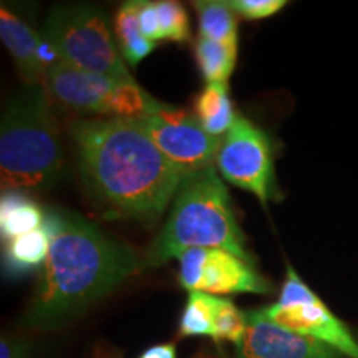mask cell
Instances as JSON below:
<instances>
[{
  "label": "cell",
  "instance_id": "cell-1",
  "mask_svg": "<svg viewBox=\"0 0 358 358\" xmlns=\"http://www.w3.org/2000/svg\"><path fill=\"white\" fill-rule=\"evenodd\" d=\"M70 138L90 196L111 216L156 221L186 178L138 118L78 120Z\"/></svg>",
  "mask_w": 358,
  "mask_h": 358
},
{
  "label": "cell",
  "instance_id": "cell-23",
  "mask_svg": "<svg viewBox=\"0 0 358 358\" xmlns=\"http://www.w3.org/2000/svg\"><path fill=\"white\" fill-rule=\"evenodd\" d=\"M138 22H140V29L146 38H150L151 42L163 40L161 38V25L156 2H140Z\"/></svg>",
  "mask_w": 358,
  "mask_h": 358
},
{
  "label": "cell",
  "instance_id": "cell-12",
  "mask_svg": "<svg viewBox=\"0 0 358 358\" xmlns=\"http://www.w3.org/2000/svg\"><path fill=\"white\" fill-rule=\"evenodd\" d=\"M0 37L15 60L20 77L27 87H45L47 70L58 58L50 43L35 32L27 22L8 10L0 8Z\"/></svg>",
  "mask_w": 358,
  "mask_h": 358
},
{
  "label": "cell",
  "instance_id": "cell-25",
  "mask_svg": "<svg viewBox=\"0 0 358 358\" xmlns=\"http://www.w3.org/2000/svg\"><path fill=\"white\" fill-rule=\"evenodd\" d=\"M140 358H176V347H174V343L155 345L143 352Z\"/></svg>",
  "mask_w": 358,
  "mask_h": 358
},
{
  "label": "cell",
  "instance_id": "cell-16",
  "mask_svg": "<svg viewBox=\"0 0 358 358\" xmlns=\"http://www.w3.org/2000/svg\"><path fill=\"white\" fill-rule=\"evenodd\" d=\"M138 8H140V2H124L115 17V30L120 48H122V57L131 66L140 64L143 58L156 48V42H151L141 32L140 22H138Z\"/></svg>",
  "mask_w": 358,
  "mask_h": 358
},
{
  "label": "cell",
  "instance_id": "cell-14",
  "mask_svg": "<svg viewBox=\"0 0 358 358\" xmlns=\"http://www.w3.org/2000/svg\"><path fill=\"white\" fill-rule=\"evenodd\" d=\"M45 219H47V211H43L24 191H2L0 234L3 243L40 229L45 224Z\"/></svg>",
  "mask_w": 358,
  "mask_h": 358
},
{
  "label": "cell",
  "instance_id": "cell-10",
  "mask_svg": "<svg viewBox=\"0 0 358 358\" xmlns=\"http://www.w3.org/2000/svg\"><path fill=\"white\" fill-rule=\"evenodd\" d=\"M179 284L189 292L211 295L268 294L271 284L236 254L224 249H189L178 257Z\"/></svg>",
  "mask_w": 358,
  "mask_h": 358
},
{
  "label": "cell",
  "instance_id": "cell-2",
  "mask_svg": "<svg viewBox=\"0 0 358 358\" xmlns=\"http://www.w3.org/2000/svg\"><path fill=\"white\" fill-rule=\"evenodd\" d=\"M45 224L52 243L25 313L30 329H60L143 271L133 249L77 213L48 209Z\"/></svg>",
  "mask_w": 358,
  "mask_h": 358
},
{
  "label": "cell",
  "instance_id": "cell-22",
  "mask_svg": "<svg viewBox=\"0 0 358 358\" xmlns=\"http://www.w3.org/2000/svg\"><path fill=\"white\" fill-rule=\"evenodd\" d=\"M284 0H227V6L237 15L248 20H262L272 17L285 7Z\"/></svg>",
  "mask_w": 358,
  "mask_h": 358
},
{
  "label": "cell",
  "instance_id": "cell-24",
  "mask_svg": "<svg viewBox=\"0 0 358 358\" xmlns=\"http://www.w3.org/2000/svg\"><path fill=\"white\" fill-rule=\"evenodd\" d=\"M30 345L22 338L2 337L0 340V358H29Z\"/></svg>",
  "mask_w": 358,
  "mask_h": 358
},
{
  "label": "cell",
  "instance_id": "cell-9",
  "mask_svg": "<svg viewBox=\"0 0 358 358\" xmlns=\"http://www.w3.org/2000/svg\"><path fill=\"white\" fill-rule=\"evenodd\" d=\"M216 166L226 181L252 192L262 204L274 196L275 171L271 141L261 128L244 116H237L232 128L221 138Z\"/></svg>",
  "mask_w": 358,
  "mask_h": 358
},
{
  "label": "cell",
  "instance_id": "cell-3",
  "mask_svg": "<svg viewBox=\"0 0 358 358\" xmlns=\"http://www.w3.org/2000/svg\"><path fill=\"white\" fill-rule=\"evenodd\" d=\"M198 248L229 250L254 264L232 211L229 192L214 166L185 178L166 222L141 259L143 268L159 267Z\"/></svg>",
  "mask_w": 358,
  "mask_h": 358
},
{
  "label": "cell",
  "instance_id": "cell-4",
  "mask_svg": "<svg viewBox=\"0 0 358 358\" xmlns=\"http://www.w3.org/2000/svg\"><path fill=\"white\" fill-rule=\"evenodd\" d=\"M52 98L45 87H25L6 103L0 122L2 191L50 187L64 169Z\"/></svg>",
  "mask_w": 358,
  "mask_h": 358
},
{
  "label": "cell",
  "instance_id": "cell-7",
  "mask_svg": "<svg viewBox=\"0 0 358 358\" xmlns=\"http://www.w3.org/2000/svg\"><path fill=\"white\" fill-rule=\"evenodd\" d=\"M256 312L272 324L319 340L343 357L358 358V342L348 327L308 287L292 266H287L279 301Z\"/></svg>",
  "mask_w": 358,
  "mask_h": 358
},
{
  "label": "cell",
  "instance_id": "cell-5",
  "mask_svg": "<svg viewBox=\"0 0 358 358\" xmlns=\"http://www.w3.org/2000/svg\"><path fill=\"white\" fill-rule=\"evenodd\" d=\"M42 37L50 43L58 62L75 69L134 80L127 69L100 8L57 6L43 24Z\"/></svg>",
  "mask_w": 358,
  "mask_h": 358
},
{
  "label": "cell",
  "instance_id": "cell-6",
  "mask_svg": "<svg viewBox=\"0 0 358 358\" xmlns=\"http://www.w3.org/2000/svg\"><path fill=\"white\" fill-rule=\"evenodd\" d=\"M45 90L65 108L101 118H138L155 101L134 80L80 70L64 62L47 70Z\"/></svg>",
  "mask_w": 358,
  "mask_h": 358
},
{
  "label": "cell",
  "instance_id": "cell-18",
  "mask_svg": "<svg viewBox=\"0 0 358 358\" xmlns=\"http://www.w3.org/2000/svg\"><path fill=\"white\" fill-rule=\"evenodd\" d=\"M194 55L201 75L208 83H227L237 60V48L198 37L194 43Z\"/></svg>",
  "mask_w": 358,
  "mask_h": 358
},
{
  "label": "cell",
  "instance_id": "cell-11",
  "mask_svg": "<svg viewBox=\"0 0 358 358\" xmlns=\"http://www.w3.org/2000/svg\"><path fill=\"white\" fill-rule=\"evenodd\" d=\"M236 353L237 358H347L319 340L262 319L256 310L248 313V329Z\"/></svg>",
  "mask_w": 358,
  "mask_h": 358
},
{
  "label": "cell",
  "instance_id": "cell-20",
  "mask_svg": "<svg viewBox=\"0 0 358 358\" xmlns=\"http://www.w3.org/2000/svg\"><path fill=\"white\" fill-rule=\"evenodd\" d=\"M213 335L214 342H232L237 343L248 329V313L241 312L236 303L216 295L213 312Z\"/></svg>",
  "mask_w": 358,
  "mask_h": 358
},
{
  "label": "cell",
  "instance_id": "cell-21",
  "mask_svg": "<svg viewBox=\"0 0 358 358\" xmlns=\"http://www.w3.org/2000/svg\"><path fill=\"white\" fill-rule=\"evenodd\" d=\"M156 8L161 25V38L171 42H187L191 37V29L185 7L171 0H163L156 2Z\"/></svg>",
  "mask_w": 358,
  "mask_h": 358
},
{
  "label": "cell",
  "instance_id": "cell-13",
  "mask_svg": "<svg viewBox=\"0 0 358 358\" xmlns=\"http://www.w3.org/2000/svg\"><path fill=\"white\" fill-rule=\"evenodd\" d=\"M52 236L47 224L3 243L2 266L7 275H24L42 266L50 252Z\"/></svg>",
  "mask_w": 358,
  "mask_h": 358
},
{
  "label": "cell",
  "instance_id": "cell-8",
  "mask_svg": "<svg viewBox=\"0 0 358 358\" xmlns=\"http://www.w3.org/2000/svg\"><path fill=\"white\" fill-rule=\"evenodd\" d=\"M138 120L161 153L185 176L213 168L216 163L221 138L206 131L194 113L155 100Z\"/></svg>",
  "mask_w": 358,
  "mask_h": 358
},
{
  "label": "cell",
  "instance_id": "cell-15",
  "mask_svg": "<svg viewBox=\"0 0 358 358\" xmlns=\"http://www.w3.org/2000/svg\"><path fill=\"white\" fill-rule=\"evenodd\" d=\"M194 115L203 128L214 138H222L237 116L229 98L227 83H208L194 100Z\"/></svg>",
  "mask_w": 358,
  "mask_h": 358
},
{
  "label": "cell",
  "instance_id": "cell-17",
  "mask_svg": "<svg viewBox=\"0 0 358 358\" xmlns=\"http://www.w3.org/2000/svg\"><path fill=\"white\" fill-rule=\"evenodd\" d=\"M199 20V37L237 48V17L227 2L203 0L194 2Z\"/></svg>",
  "mask_w": 358,
  "mask_h": 358
},
{
  "label": "cell",
  "instance_id": "cell-19",
  "mask_svg": "<svg viewBox=\"0 0 358 358\" xmlns=\"http://www.w3.org/2000/svg\"><path fill=\"white\" fill-rule=\"evenodd\" d=\"M216 295L206 292H189L181 322H179V335L181 337H204L213 335V312Z\"/></svg>",
  "mask_w": 358,
  "mask_h": 358
}]
</instances>
